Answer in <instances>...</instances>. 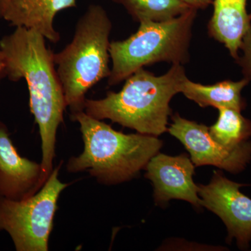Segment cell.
<instances>
[{
    "mask_svg": "<svg viewBox=\"0 0 251 251\" xmlns=\"http://www.w3.org/2000/svg\"><path fill=\"white\" fill-rule=\"evenodd\" d=\"M76 6V0H15L2 19L15 27L34 29L47 40L57 43L60 34L54 27L56 15Z\"/></svg>",
    "mask_w": 251,
    "mask_h": 251,
    "instance_id": "cell-11",
    "label": "cell"
},
{
    "mask_svg": "<svg viewBox=\"0 0 251 251\" xmlns=\"http://www.w3.org/2000/svg\"><path fill=\"white\" fill-rule=\"evenodd\" d=\"M145 169V177L151 180L154 187L156 204H166L176 199L202 207L199 188L193 179L194 164L186 154L171 156L158 152L150 160Z\"/></svg>",
    "mask_w": 251,
    "mask_h": 251,
    "instance_id": "cell-9",
    "label": "cell"
},
{
    "mask_svg": "<svg viewBox=\"0 0 251 251\" xmlns=\"http://www.w3.org/2000/svg\"><path fill=\"white\" fill-rule=\"evenodd\" d=\"M219 118L209 127L212 138L225 146L234 148L251 138V120L232 108L219 109Z\"/></svg>",
    "mask_w": 251,
    "mask_h": 251,
    "instance_id": "cell-15",
    "label": "cell"
},
{
    "mask_svg": "<svg viewBox=\"0 0 251 251\" xmlns=\"http://www.w3.org/2000/svg\"><path fill=\"white\" fill-rule=\"evenodd\" d=\"M56 167L43 187L23 201L0 198V232L9 233L17 251H49V238L61 193L69 184L58 178Z\"/></svg>",
    "mask_w": 251,
    "mask_h": 251,
    "instance_id": "cell-6",
    "label": "cell"
},
{
    "mask_svg": "<svg viewBox=\"0 0 251 251\" xmlns=\"http://www.w3.org/2000/svg\"><path fill=\"white\" fill-rule=\"evenodd\" d=\"M49 177L41 163L19 154L7 126L0 121V198L27 199L36 194Z\"/></svg>",
    "mask_w": 251,
    "mask_h": 251,
    "instance_id": "cell-10",
    "label": "cell"
},
{
    "mask_svg": "<svg viewBox=\"0 0 251 251\" xmlns=\"http://www.w3.org/2000/svg\"><path fill=\"white\" fill-rule=\"evenodd\" d=\"M186 76L184 65L173 64L164 75L139 69L126 79L120 92L105 98L86 99L84 111L99 120H110L142 134L159 136L168 131L170 103Z\"/></svg>",
    "mask_w": 251,
    "mask_h": 251,
    "instance_id": "cell-2",
    "label": "cell"
},
{
    "mask_svg": "<svg viewBox=\"0 0 251 251\" xmlns=\"http://www.w3.org/2000/svg\"><path fill=\"white\" fill-rule=\"evenodd\" d=\"M71 119L80 125L84 150L69 159L67 171L87 172L102 184H117L133 179L163 146L156 136L125 134L85 111L71 114Z\"/></svg>",
    "mask_w": 251,
    "mask_h": 251,
    "instance_id": "cell-3",
    "label": "cell"
},
{
    "mask_svg": "<svg viewBox=\"0 0 251 251\" xmlns=\"http://www.w3.org/2000/svg\"><path fill=\"white\" fill-rule=\"evenodd\" d=\"M14 1L15 0H0V19H2L5 13Z\"/></svg>",
    "mask_w": 251,
    "mask_h": 251,
    "instance_id": "cell-19",
    "label": "cell"
},
{
    "mask_svg": "<svg viewBox=\"0 0 251 251\" xmlns=\"http://www.w3.org/2000/svg\"><path fill=\"white\" fill-rule=\"evenodd\" d=\"M46 39L34 29L16 27L0 40L7 64L9 80L24 79L29 93V107L41 138V166L46 174L53 171L56 138L67 108L62 85Z\"/></svg>",
    "mask_w": 251,
    "mask_h": 251,
    "instance_id": "cell-1",
    "label": "cell"
},
{
    "mask_svg": "<svg viewBox=\"0 0 251 251\" xmlns=\"http://www.w3.org/2000/svg\"><path fill=\"white\" fill-rule=\"evenodd\" d=\"M168 131L179 140L191 155L196 166H214L237 174L245 170L251 161V142L234 147L225 146L209 133V127L186 120L175 114Z\"/></svg>",
    "mask_w": 251,
    "mask_h": 251,
    "instance_id": "cell-7",
    "label": "cell"
},
{
    "mask_svg": "<svg viewBox=\"0 0 251 251\" xmlns=\"http://www.w3.org/2000/svg\"><path fill=\"white\" fill-rule=\"evenodd\" d=\"M191 7L197 10L205 9L209 5L213 4L214 0H181Z\"/></svg>",
    "mask_w": 251,
    "mask_h": 251,
    "instance_id": "cell-17",
    "label": "cell"
},
{
    "mask_svg": "<svg viewBox=\"0 0 251 251\" xmlns=\"http://www.w3.org/2000/svg\"><path fill=\"white\" fill-rule=\"evenodd\" d=\"M7 64L2 50L0 49V82L7 77Z\"/></svg>",
    "mask_w": 251,
    "mask_h": 251,
    "instance_id": "cell-18",
    "label": "cell"
},
{
    "mask_svg": "<svg viewBox=\"0 0 251 251\" xmlns=\"http://www.w3.org/2000/svg\"><path fill=\"white\" fill-rule=\"evenodd\" d=\"M197 12V9L191 8L169 21H143L138 31L128 39L110 42L112 65L108 85H117L142 68L155 63L187 64Z\"/></svg>",
    "mask_w": 251,
    "mask_h": 251,
    "instance_id": "cell-5",
    "label": "cell"
},
{
    "mask_svg": "<svg viewBox=\"0 0 251 251\" xmlns=\"http://www.w3.org/2000/svg\"><path fill=\"white\" fill-rule=\"evenodd\" d=\"M240 50L242 54L239 55L235 62L242 69L243 77L251 81V25L243 38Z\"/></svg>",
    "mask_w": 251,
    "mask_h": 251,
    "instance_id": "cell-16",
    "label": "cell"
},
{
    "mask_svg": "<svg viewBox=\"0 0 251 251\" xmlns=\"http://www.w3.org/2000/svg\"><path fill=\"white\" fill-rule=\"evenodd\" d=\"M112 27L103 6L91 4L77 21L72 42L54 53V64L71 114L84 111L87 92L110 75Z\"/></svg>",
    "mask_w": 251,
    "mask_h": 251,
    "instance_id": "cell-4",
    "label": "cell"
},
{
    "mask_svg": "<svg viewBox=\"0 0 251 251\" xmlns=\"http://www.w3.org/2000/svg\"><path fill=\"white\" fill-rule=\"evenodd\" d=\"M250 81L226 80L214 85H204L190 80L187 77L180 85V93L202 108H232L242 112L247 107L242 91Z\"/></svg>",
    "mask_w": 251,
    "mask_h": 251,
    "instance_id": "cell-13",
    "label": "cell"
},
{
    "mask_svg": "<svg viewBox=\"0 0 251 251\" xmlns=\"http://www.w3.org/2000/svg\"><path fill=\"white\" fill-rule=\"evenodd\" d=\"M122 5L136 22H163L177 17L191 9L181 0H112Z\"/></svg>",
    "mask_w": 251,
    "mask_h": 251,
    "instance_id": "cell-14",
    "label": "cell"
},
{
    "mask_svg": "<svg viewBox=\"0 0 251 251\" xmlns=\"http://www.w3.org/2000/svg\"><path fill=\"white\" fill-rule=\"evenodd\" d=\"M250 15H251V14H250Z\"/></svg>",
    "mask_w": 251,
    "mask_h": 251,
    "instance_id": "cell-20",
    "label": "cell"
},
{
    "mask_svg": "<svg viewBox=\"0 0 251 251\" xmlns=\"http://www.w3.org/2000/svg\"><path fill=\"white\" fill-rule=\"evenodd\" d=\"M247 184L234 182L215 171L210 182L198 185L202 206L216 214L226 225L227 241L235 239L240 249H248L251 242V198L240 191Z\"/></svg>",
    "mask_w": 251,
    "mask_h": 251,
    "instance_id": "cell-8",
    "label": "cell"
},
{
    "mask_svg": "<svg viewBox=\"0 0 251 251\" xmlns=\"http://www.w3.org/2000/svg\"><path fill=\"white\" fill-rule=\"evenodd\" d=\"M213 5L214 13L208 24V32L227 49L235 60L243 38L251 25L247 0H214Z\"/></svg>",
    "mask_w": 251,
    "mask_h": 251,
    "instance_id": "cell-12",
    "label": "cell"
}]
</instances>
